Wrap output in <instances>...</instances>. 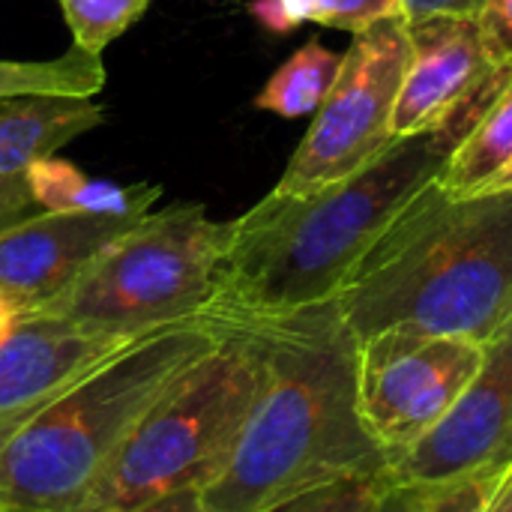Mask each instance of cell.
<instances>
[{"mask_svg":"<svg viewBox=\"0 0 512 512\" xmlns=\"http://www.w3.org/2000/svg\"><path fill=\"white\" fill-rule=\"evenodd\" d=\"M216 324L255 333L261 381L228 456L201 486L204 512H273L333 483L387 477L357 405V336L336 300Z\"/></svg>","mask_w":512,"mask_h":512,"instance_id":"obj_1","label":"cell"},{"mask_svg":"<svg viewBox=\"0 0 512 512\" xmlns=\"http://www.w3.org/2000/svg\"><path fill=\"white\" fill-rule=\"evenodd\" d=\"M477 111L438 132L396 138L378 159L333 186L261 198L231 222L216 288L201 315L240 321L336 300L393 219L438 180Z\"/></svg>","mask_w":512,"mask_h":512,"instance_id":"obj_2","label":"cell"},{"mask_svg":"<svg viewBox=\"0 0 512 512\" xmlns=\"http://www.w3.org/2000/svg\"><path fill=\"white\" fill-rule=\"evenodd\" d=\"M336 303L357 342L381 330L486 342L512 318V192L453 201L429 183Z\"/></svg>","mask_w":512,"mask_h":512,"instance_id":"obj_3","label":"cell"},{"mask_svg":"<svg viewBox=\"0 0 512 512\" xmlns=\"http://www.w3.org/2000/svg\"><path fill=\"white\" fill-rule=\"evenodd\" d=\"M222 339L204 315L150 330L42 408L0 453L6 512H78L141 417Z\"/></svg>","mask_w":512,"mask_h":512,"instance_id":"obj_4","label":"cell"},{"mask_svg":"<svg viewBox=\"0 0 512 512\" xmlns=\"http://www.w3.org/2000/svg\"><path fill=\"white\" fill-rule=\"evenodd\" d=\"M219 327L222 339L141 417L78 512H126L210 483L261 381L255 333L243 324Z\"/></svg>","mask_w":512,"mask_h":512,"instance_id":"obj_5","label":"cell"},{"mask_svg":"<svg viewBox=\"0 0 512 512\" xmlns=\"http://www.w3.org/2000/svg\"><path fill=\"white\" fill-rule=\"evenodd\" d=\"M228 237L231 222H213L204 204L147 213L33 315L126 339L195 318L216 288Z\"/></svg>","mask_w":512,"mask_h":512,"instance_id":"obj_6","label":"cell"},{"mask_svg":"<svg viewBox=\"0 0 512 512\" xmlns=\"http://www.w3.org/2000/svg\"><path fill=\"white\" fill-rule=\"evenodd\" d=\"M408 63V18L378 21L357 33L342 54L339 75L315 111L309 132L273 186L282 195H309L333 186L393 141V108Z\"/></svg>","mask_w":512,"mask_h":512,"instance_id":"obj_7","label":"cell"},{"mask_svg":"<svg viewBox=\"0 0 512 512\" xmlns=\"http://www.w3.org/2000/svg\"><path fill=\"white\" fill-rule=\"evenodd\" d=\"M483 360V342L381 330L357 342V405L387 468L456 405Z\"/></svg>","mask_w":512,"mask_h":512,"instance_id":"obj_8","label":"cell"},{"mask_svg":"<svg viewBox=\"0 0 512 512\" xmlns=\"http://www.w3.org/2000/svg\"><path fill=\"white\" fill-rule=\"evenodd\" d=\"M512 471V318L483 342V360L447 417L399 462L390 486L435 492Z\"/></svg>","mask_w":512,"mask_h":512,"instance_id":"obj_9","label":"cell"},{"mask_svg":"<svg viewBox=\"0 0 512 512\" xmlns=\"http://www.w3.org/2000/svg\"><path fill=\"white\" fill-rule=\"evenodd\" d=\"M477 15L408 21V63L393 108V135H429L477 111L510 75Z\"/></svg>","mask_w":512,"mask_h":512,"instance_id":"obj_10","label":"cell"},{"mask_svg":"<svg viewBox=\"0 0 512 512\" xmlns=\"http://www.w3.org/2000/svg\"><path fill=\"white\" fill-rule=\"evenodd\" d=\"M144 216L147 213H27L0 225V291L15 306L18 318L33 315L63 294L105 246Z\"/></svg>","mask_w":512,"mask_h":512,"instance_id":"obj_11","label":"cell"},{"mask_svg":"<svg viewBox=\"0 0 512 512\" xmlns=\"http://www.w3.org/2000/svg\"><path fill=\"white\" fill-rule=\"evenodd\" d=\"M126 342L132 339L57 318H18L0 342V453L42 408Z\"/></svg>","mask_w":512,"mask_h":512,"instance_id":"obj_12","label":"cell"},{"mask_svg":"<svg viewBox=\"0 0 512 512\" xmlns=\"http://www.w3.org/2000/svg\"><path fill=\"white\" fill-rule=\"evenodd\" d=\"M102 117L99 102L75 96H27L0 108V225L27 216L30 165L96 129Z\"/></svg>","mask_w":512,"mask_h":512,"instance_id":"obj_13","label":"cell"},{"mask_svg":"<svg viewBox=\"0 0 512 512\" xmlns=\"http://www.w3.org/2000/svg\"><path fill=\"white\" fill-rule=\"evenodd\" d=\"M435 183L453 201L512 192V72L477 111Z\"/></svg>","mask_w":512,"mask_h":512,"instance_id":"obj_14","label":"cell"},{"mask_svg":"<svg viewBox=\"0 0 512 512\" xmlns=\"http://www.w3.org/2000/svg\"><path fill=\"white\" fill-rule=\"evenodd\" d=\"M30 201L45 213H96V216H135L150 213L162 195L159 186H120L111 180H90L78 165L45 156L30 165L27 177Z\"/></svg>","mask_w":512,"mask_h":512,"instance_id":"obj_15","label":"cell"},{"mask_svg":"<svg viewBox=\"0 0 512 512\" xmlns=\"http://www.w3.org/2000/svg\"><path fill=\"white\" fill-rule=\"evenodd\" d=\"M102 87V57L81 48H72L51 60H0V105L27 96L93 99Z\"/></svg>","mask_w":512,"mask_h":512,"instance_id":"obj_16","label":"cell"},{"mask_svg":"<svg viewBox=\"0 0 512 512\" xmlns=\"http://www.w3.org/2000/svg\"><path fill=\"white\" fill-rule=\"evenodd\" d=\"M342 66V54L330 51L318 39H309L297 48L261 87L255 96V108L279 114V117H306L321 108Z\"/></svg>","mask_w":512,"mask_h":512,"instance_id":"obj_17","label":"cell"},{"mask_svg":"<svg viewBox=\"0 0 512 512\" xmlns=\"http://www.w3.org/2000/svg\"><path fill=\"white\" fill-rule=\"evenodd\" d=\"M249 12L264 30L279 36L303 24H321L357 36L378 21L405 18L402 0H252Z\"/></svg>","mask_w":512,"mask_h":512,"instance_id":"obj_18","label":"cell"},{"mask_svg":"<svg viewBox=\"0 0 512 512\" xmlns=\"http://www.w3.org/2000/svg\"><path fill=\"white\" fill-rule=\"evenodd\" d=\"M75 48L99 54L123 36L150 6V0H57Z\"/></svg>","mask_w":512,"mask_h":512,"instance_id":"obj_19","label":"cell"},{"mask_svg":"<svg viewBox=\"0 0 512 512\" xmlns=\"http://www.w3.org/2000/svg\"><path fill=\"white\" fill-rule=\"evenodd\" d=\"M387 486H390L387 477L345 480V483H333L309 495H300L273 512H372Z\"/></svg>","mask_w":512,"mask_h":512,"instance_id":"obj_20","label":"cell"},{"mask_svg":"<svg viewBox=\"0 0 512 512\" xmlns=\"http://www.w3.org/2000/svg\"><path fill=\"white\" fill-rule=\"evenodd\" d=\"M507 477V474H504ZM504 477H483V480H462L435 492H426L423 512H486L498 483Z\"/></svg>","mask_w":512,"mask_h":512,"instance_id":"obj_21","label":"cell"},{"mask_svg":"<svg viewBox=\"0 0 512 512\" xmlns=\"http://www.w3.org/2000/svg\"><path fill=\"white\" fill-rule=\"evenodd\" d=\"M477 18L495 57L512 69V0H486Z\"/></svg>","mask_w":512,"mask_h":512,"instance_id":"obj_22","label":"cell"},{"mask_svg":"<svg viewBox=\"0 0 512 512\" xmlns=\"http://www.w3.org/2000/svg\"><path fill=\"white\" fill-rule=\"evenodd\" d=\"M486 0H402L405 18H429V15H480Z\"/></svg>","mask_w":512,"mask_h":512,"instance_id":"obj_23","label":"cell"},{"mask_svg":"<svg viewBox=\"0 0 512 512\" xmlns=\"http://www.w3.org/2000/svg\"><path fill=\"white\" fill-rule=\"evenodd\" d=\"M126 512H204L201 507V489H180L171 495H162L156 501H147L141 507H132Z\"/></svg>","mask_w":512,"mask_h":512,"instance_id":"obj_24","label":"cell"},{"mask_svg":"<svg viewBox=\"0 0 512 512\" xmlns=\"http://www.w3.org/2000/svg\"><path fill=\"white\" fill-rule=\"evenodd\" d=\"M426 492L408 486H387L372 512H423Z\"/></svg>","mask_w":512,"mask_h":512,"instance_id":"obj_25","label":"cell"},{"mask_svg":"<svg viewBox=\"0 0 512 512\" xmlns=\"http://www.w3.org/2000/svg\"><path fill=\"white\" fill-rule=\"evenodd\" d=\"M486 512H512V471L498 483V489H495Z\"/></svg>","mask_w":512,"mask_h":512,"instance_id":"obj_26","label":"cell"},{"mask_svg":"<svg viewBox=\"0 0 512 512\" xmlns=\"http://www.w3.org/2000/svg\"><path fill=\"white\" fill-rule=\"evenodd\" d=\"M15 324H18V312H15V306L6 300V294L0 291V342L15 330Z\"/></svg>","mask_w":512,"mask_h":512,"instance_id":"obj_27","label":"cell"},{"mask_svg":"<svg viewBox=\"0 0 512 512\" xmlns=\"http://www.w3.org/2000/svg\"><path fill=\"white\" fill-rule=\"evenodd\" d=\"M0 512H6V507H3V504H0Z\"/></svg>","mask_w":512,"mask_h":512,"instance_id":"obj_28","label":"cell"}]
</instances>
